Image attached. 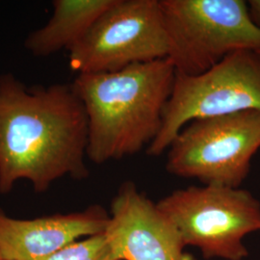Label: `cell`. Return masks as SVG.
I'll return each mask as SVG.
<instances>
[{
    "label": "cell",
    "instance_id": "6da1fadb",
    "mask_svg": "<svg viewBox=\"0 0 260 260\" xmlns=\"http://www.w3.org/2000/svg\"><path fill=\"white\" fill-rule=\"evenodd\" d=\"M87 147V114L73 84L27 86L0 75L1 194L20 179L43 193L61 177L86 178Z\"/></svg>",
    "mask_w": 260,
    "mask_h": 260
},
{
    "label": "cell",
    "instance_id": "7a4b0ae2",
    "mask_svg": "<svg viewBox=\"0 0 260 260\" xmlns=\"http://www.w3.org/2000/svg\"><path fill=\"white\" fill-rule=\"evenodd\" d=\"M176 75L168 58L77 75L72 84L87 114V158L103 164L148 149L162 127Z\"/></svg>",
    "mask_w": 260,
    "mask_h": 260
},
{
    "label": "cell",
    "instance_id": "3957f363",
    "mask_svg": "<svg viewBox=\"0 0 260 260\" xmlns=\"http://www.w3.org/2000/svg\"><path fill=\"white\" fill-rule=\"evenodd\" d=\"M167 58L177 75H202L241 49L260 47L244 0H160Z\"/></svg>",
    "mask_w": 260,
    "mask_h": 260
},
{
    "label": "cell",
    "instance_id": "277c9868",
    "mask_svg": "<svg viewBox=\"0 0 260 260\" xmlns=\"http://www.w3.org/2000/svg\"><path fill=\"white\" fill-rule=\"evenodd\" d=\"M156 205L185 247L199 248L205 259H243L248 255L243 238L260 231L259 201L240 188L189 186Z\"/></svg>",
    "mask_w": 260,
    "mask_h": 260
},
{
    "label": "cell",
    "instance_id": "5b68a950",
    "mask_svg": "<svg viewBox=\"0 0 260 260\" xmlns=\"http://www.w3.org/2000/svg\"><path fill=\"white\" fill-rule=\"evenodd\" d=\"M259 149L260 111L197 119L173 140L166 170L204 185L240 188Z\"/></svg>",
    "mask_w": 260,
    "mask_h": 260
},
{
    "label": "cell",
    "instance_id": "8992f818",
    "mask_svg": "<svg viewBox=\"0 0 260 260\" xmlns=\"http://www.w3.org/2000/svg\"><path fill=\"white\" fill-rule=\"evenodd\" d=\"M244 111H260V53L254 49L235 51L202 75H176L162 127L147 154L165 152L190 121Z\"/></svg>",
    "mask_w": 260,
    "mask_h": 260
},
{
    "label": "cell",
    "instance_id": "52a82bcc",
    "mask_svg": "<svg viewBox=\"0 0 260 260\" xmlns=\"http://www.w3.org/2000/svg\"><path fill=\"white\" fill-rule=\"evenodd\" d=\"M160 0H116L69 50L77 75L115 73L167 58Z\"/></svg>",
    "mask_w": 260,
    "mask_h": 260
},
{
    "label": "cell",
    "instance_id": "ba28073f",
    "mask_svg": "<svg viewBox=\"0 0 260 260\" xmlns=\"http://www.w3.org/2000/svg\"><path fill=\"white\" fill-rule=\"evenodd\" d=\"M104 234L116 260H196L156 204L132 181L114 197Z\"/></svg>",
    "mask_w": 260,
    "mask_h": 260
},
{
    "label": "cell",
    "instance_id": "9c48e42d",
    "mask_svg": "<svg viewBox=\"0 0 260 260\" xmlns=\"http://www.w3.org/2000/svg\"><path fill=\"white\" fill-rule=\"evenodd\" d=\"M109 221L99 205L32 220L11 218L0 208V260H46L82 236L104 233Z\"/></svg>",
    "mask_w": 260,
    "mask_h": 260
},
{
    "label": "cell",
    "instance_id": "30bf717a",
    "mask_svg": "<svg viewBox=\"0 0 260 260\" xmlns=\"http://www.w3.org/2000/svg\"><path fill=\"white\" fill-rule=\"evenodd\" d=\"M116 0H54L52 16L47 24L31 32L24 41L28 52L47 57L72 47L111 7Z\"/></svg>",
    "mask_w": 260,
    "mask_h": 260
},
{
    "label": "cell",
    "instance_id": "8fae6325",
    "mask_svg": "<svg viewBox=\"0 0 260 260\" xmlns=\"http://www.w3.org/2000/svg\"><path fill=\"white\" fill-rule=\"evenodd\" d=\"M46 260H116L104 233L66 246Z\"/></svg>",
    "mask_w": 260,
    "mask_h": 260
},
{
    "label": "cell",
    "instance_id": "7c38bea8",
    "mask_svg": "<svg viewBox=\"0 0 260 260\" xmlns=\"http://www.w3.org/2000/svg\"><path fill=\"white\" fill-rule=\"evenodd\" d=\"M248 5L251 19L260 30V0H250L248 1ZM256 51L260 53V47Z\"/></svg>",
    "mask_w": 260,
    "mask_h": 260
}]
</instances>
